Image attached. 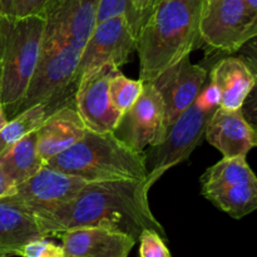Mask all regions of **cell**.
Returning a JSON list of instances; mask_svg holds the SVG:
<instances>
[{
  "label": "cell",
  "instance_id": "3",
  "mask_svg": "<svg viewBox=\"0 0 257 257\" xmlns=\"http://www.w3.org/2000/svg\"><path fill=\"white\" fill-rule=\"evenodd\" d=\"M44 165L88 182L143 181L148 176L147 156L125 145L114 132L87 130L82 140Z\"/></svg>",
  "mask_w": 257,
  "mask_h": 257
},
{
  "label": "cell",
  "instance_id": "4",
  "mask_svg": "<svg viewBox=\"0 0 257 257\" xmlns=\"http://www.w3.org/2000/svg\"><path fill=\"white\" fill-rule=\"evenodd\" d=\"M42 15L0 14V102L8 119L17 114L42 53Z\"/></svg>",
  "mask_w": 257,
  "mask_h": 257
},
{
  "label": "cell",
  "instance_id": "25",
  "mask_svg": "<svg viewBox=\"0 0 257 257\" xmlns=\"http://www.w3.org/2000/svg\"><path fill=\"white\" fill-rule=\"evenodd\" d=\"M17 256L20 257H65L62 246L55 245L54 242L44 238H37L25 243Z\"/></svg>",
  "mask_w": 257,
  "mask_h": 257
},
{
  "label": "cell",
  "instance_id": "10",
  "mask_svg": "<svg viewBox=\"0 0 257 257\" xmlns=\"http://www.w3.org/2000/svg\"><path fill=\"white\" fill-rule=\"evenodd\" d=\"M114 135L133 150L143 152L147 146L158 145L165 140V103L152 83H145L135 104L122 115Z\"/></svg>",
  "mask_w": 257,
  "mask_h": 257
},
{
  "label": "cell",
  "instance_id": "31",
  "mask_svg": "<svg viewBox=\"0 0 257 257\" xmlns=\"http://www.w3.org/2000/svg\"><path fill=\"white\" fill-rule=\"evenodd\" d=\"M241 110H242L243 115H245V118L247 119V122L250 123L253 128L257 127V77L255 85H253L250 94L247 95L246 100L243 102Z\"/></svg>",
  "mask_w": 257,
  "mask_h": 257
},
{
  "label": "cell",
  "instance_id": "35",
  "mask_svg": "<svg viewBox=\"0 0 257 257\" xmlns=\"http://www.w3.org/2000/svg\"><path fill=\"white\" fill-rule=\"evenodd\" d=\"M246 3H247L248 8H250V10L257 19V0H246Z\"/></svg>",
  "mask_w": 257,
  "mask_h": 257
},
{
  "label": "cell",
  "instance_id": "15",
  "mask_svg": "<svg viewBox=\"0 0 257 257\" xmlns=\"http://www.w3.org/2000/svg\"><path fill=\"white\" fill-rule=\"evenodd\" d=\"M205 137L223 157H246L256 147V131L243 115L242 110H227L218 107L211 115Z\"/></svg>",
  "mask_w": 257,
  "mask_h": 257
},
{
  "label": "cell",
  "instance_id": "1",
  "mask_svg": "<svg viewBox=\"0 0 257 257\" xmlns=\"http://www.w3.org/2000/svg\"><path fill=\"white\" fill-rule=\"evenodd\" d=\"M150 190L147 180L88 182L69 202L34 216L47 238L70 228L100 226L127 233L136 241L145 230L157 231L167 240L165 228L151 210Z\"/></svg>",
  "mask_w": 257,
  "mask_h": 257
},
{
  "label": "cell",
  "instance_id": "16",
  "mask_svg": "<svg viewBox=\"0 0 257 257\" xmlns=\"http://www.w3.org/2000/svg\"><path fill=\"white\" fill-rule=\"evenodd\" d=\"M87 127L74 104L50 113L37 130V148L44 163L80 141Z\"/></svg>",
  "mask_w": 257,
  "mask_h": 257
},
{
  "label": "cell",
  "instance_id": "18",
  "mask_svg": "<svg viewBox=\"0 0 257 257\" xmlns=\"http://www.w3.org/2000/svg\"><path fill=\"white\" fill-rule=\"evenodd\" d=\"M208 79L218 88L220 108L241 109L256 82L250 68L236 55H227L218 60L211 69Z\"/></svg>",
  "mask_w": 257,
  "mask_h": 257
},
{
  "label": "cell",
  "instance_id": "6",
  "mask_svg": "<svg viewBox=\"0 0 257 257\" xmlns=\"http://www.w3.org/2000/svg\"><path fill=\"white\" fill-rule=\"evenodd\" d=\"M257 35V19L246 0H203L200 38L208 48L232 55Z\"/></svg>",
  "mask_w": 257,
  "mask_h": 257
},
{
  "label": "cell",
  "instance_id": "12",
  "mask_svg": "<svg viewBox=\"0 0 257 257\" xmlns=\"http://www.w3.org/2000/svg\"><path fill=\"white\" fill-rule=\"evenodd\" d=\"M208 74L210 72L205 67L191 63L190 55H186L151 82L162 95L167 131L195 103L196 98L208 82Z\"/></svg>",
  "mask_w": 257,
  "mask_h": 257
},
{
  "label": "cell",
  "instance_id": "9",
  "mask_svg": "<svg viewBox=\"0 0 257 257\" xmlns=\"http://www.w3.org/2000/svg\"><path fill=\"white\" fill-rule=\"evenodd\" d=\"M98 5L99 0H47L42 48L69 43L84 49L97 25Z\"/></svg>",
  "mask_w": 257,
  "mask_h": 257
},
{
  "label": "cell",
  "instance_id": "29",
  "mask_svg": "<svg viewBox=\"0 0 257 257\" xmlns=\"http://www.w3.org/2000/svg\"><path fill=\"white\" fill-rule=\"evenodd\" d=\"M233 55L243 60V63L257 77V35L248 39Z\"/></svg>",
  "mask_w": 257,
  "mask_h": 257
},
{
  "label": "cell",
  "instance_id": "27",
  "mask_svg": "<svg viewBox=\"0 0 257 257\" xmlns=\"http://www.w3.org/2000/svg\"><path fill=\"white\" fill-rule=\"evenodd\" d=\"M125 15L131 17V0H99L97 12V24L112 18Z\"/></svg>",
  "mask_w": 257,
  "mask_h": 257
},
{
  "label": "cell",
  "instance_id": "32",
  "mask_svg": "<svg viewBox=\"0 0 257 257\" xmlns=\"http://www.w3.org/2000/svg\"><path fill=\"white\" fill-rule=\"evenodd\" d=\"M15 191H17V183L0 166V198L10 197V196L15 195Z\"/></svg>",
  "mask_w": 257,
  "mask_h": 257
},
{
  "label": "cell",
  "instance_id": "7",
  "mask_svg": "<svg viewBox=\"0 0 257 257\" xmlns=\"http://www.w3.org/2000/svg\"><path fill=\"white\" fill-rule=\"evenodd\" d=\"M215 110L203 109L196 102L168 128L165 140L153 146L147 157V182L152 187L163 175L191 156L205 137L206 127Z\"/></svg>",
  "mask_w": 257,
  "mask_h": 257
},
{
  "label": "cell",
  "instance_id": "30",
  "mask_svg": "<svg viewBox=\"0 0 257 257\" xmlns=\"http://www.w3.org/2000/svg\"><path fill=\"white\" fill-rule=\"evenodd\" d=\"M47 0H14L15 17L42 15Z\"/></svg>",
  "mask_w": 257,
  "mask_h": 257
},
{
  "label": "cell",
  "instance_id": "34",
  "mask_svg": "<svg viewBox=\"0 0 257 257\" xmlns=\"http://www.w3.org/2000/svg\"><path fill=\"white\" fill-rule=\"evenodd\" d=\"M8 117H7V114H5V110H4V108H3V104H2V102H0V131L3 130V128H4V125L7 124L8 123Z\"/></svg>",
  "mask_w": 257,
  "mask_h": 257
},
{
  "label": "cell",
  "instance_id": "33",
  "mask_svg": "<svg viewBox=\"0 0 257 257\" xmlns=\"http://www.w3.org/2000/svg\"><path fill=\"white\" fill-rule=\"evenodd\" d=\"M0 14L14 15V0H0Z\"/></svg>",
  "mask_w": 257,
  "mask_h": 257
},
{
  "label": "cell",
  "instance_id": "14",
  "mask_svg": "<svg viewBox=\"0 0 257 257\" xmlns=\"http://www.w3.org/2000/svg\"><path fill=\"white\" fill-rule=\"evenodd\" d=\"M57 237L65 257H128L137 242L127 233L100 226L70 228Z\"/></svg>",
  "mask_w": 257,
  "mask_h": 257
},
{
  "label": "cell",
  "instance_id": "13",
  "mask_svg": "<svg viewBox=\"0 0 257 257\" xmlns=\"http://www.w3.org/2000/svg\"><path fill=\"white\" fill-rule=\"evenodd\" d=\"M87 183L83 178L44 165L34 176L17 185L15 195L10 197L34 213L69 202Z\"/></svg>",
  "mask_w": 257,
  "mask_h": 257
},
{
  "label": "cell",
  "instance_id": "11",
  "mask_svg": "<svg viewBox=\"0 0 257 257\" xmlns=\"http://www.w3.org/2000/svg\"><path fill=\"white\" fill-rule=\"evenodd\" d=\"M118 69L114 64H105L78 82L74 105L92 132H114L122 119L123 113L112 104L109 97L110 79Z\"/></svg>",
  "mask_w": 257,
  "mask_h": 257
},
{
  "label": "cell",
  "instance_id": "28",
  "mask_svg": "<svg viewBox=\"0 0 257 257\" xmlns=\"http://www.w3.org/2000/svg\"><path fill=\"white\" fill-rule=\"evenodd\" d=\"M220 92L218 88L208 79L205 87L200 92L198 97L196 98V102L198 103L201 108L207 110H216L220 107Z\"/></svg>",
  "mask_w": 257,
  "mask_h": 257
},
{
  "label": "cell",
  "instance_id": "19",
  "mask_svg": "<svg viewBox=\"0 0 257 257\" xmlns=\"http://www.w3.org/2000/svg\"><path fill=\"white\" fill-rule=\"evenodd\" d=\"M215 207L240 220L257 210V180L232 186H218L201 191Z\"/></svg>",
  "mask_w": 257,
  "mask_h": 257
},
{
  "label": "cell",
  "instance_id": "36",
  "mask_svg": "<svg viewBox=\"0 0 257 257\" xmlns=\"http://www.w3.org/2000/svg\"><path fill=\"white\" fill-rule=\"evenodd\" d=\"M255 131H256V135H257V127H255ZM256 147H257V143H256Z\"/></svg>",
  "mask_w": 257,
  "mask_h": 257
},
{
  "label": "cell",
  "instance_id": "24",
  "mask_svg": "<svg viewBox=\"0 0 257 257\" xmlns=\"http://www.w3.org/2000/svg\"><path fill=\"white\" fill-rule=\"evenodd\" d=\"M141 257H172L165 238L153 230H145L138 237Z\"/></svg>",
  "mask_w": 257,
  "mask_h": 257
},
{
  "label": "cell",
  "instance_id": "26",
  "mask_svg": "<svg viewBox=\"0 0 257 257\" xmlns=\"http://www.w3.org/2000/svg\"><path fill=\"white\" fill-rule=\"evenodd\" d=\"M158 2L160 0H131V17L128 23L136 37Z\"/></svg>",
  "mask_w": 257,
  "mask_h": 257
},
{
  "label": "cell",
  "instance_id": "21",
  "mask_svg": "<svg viewBox=\"0 0 257 257\" xmlns=\"http://www.w3.org/2000/svg\"><path fill=\"white\" fill-rule=\"evenodd\" d=\"M256 180L257 176L248 166L246 157H223L220 162L206 170L201 177V188L207 190L218 186L253 182Z\"/></svg>",
  "mask_w": 257,
  "mask_h": 257
},
{
  "label": "cell",
  "instance_id": "17",
  "mask_svg": "<svg viewBox=\"0 0 257 257\" xmlns=\"http://www.w3.org/2000/svg\"><path fill=\"white\" fill-rule=\"evenodd\" d=\"M37 238H44L34 213L12 197L0 198V257L18 251Z\"/></svg>",
  "mask_w": 257,
  "mask_h": 257
},
{
  "label": "cell",
  "instance_id": "23",
  "mask_svg": "<svg viewBox=\"0 0 257 257\" xmlns=\"http://www.w3.org/2000/svg\"><path fill=\"white\" fill-rule=\"evenodd\" d=\"M145 83L141 79H130L119 69L114 73L109 83V97L112 104L119 112L130 109L143 90Z\"/></svg>",
  "mask_w": 257,
  "mask_h": 257
},
{
  "label": "cell",
  "instance_id": "22",
  "mask_svg": "<svg viewBox=\"0 0 257 257\" xmlns=\"http://www.w3.org/2000/svg\"><path fill=\"white\" fill-rule=\"evenodd\" d=\"M48 115L49 109L47 105L35 104L8 120L0 131V155L30 132L38 130Z\"/></svg>",
  "mask_w": 257,
  "mask_h": 257
},
{
  "label": "cell",
  "instance_id": "8",
  "mask_svg": "<svg viewBox=\"0 0 257 257\" xmlns=\"http://www.w3.org/2000/svg\"><path fill=\"white\" fill-rule=\"evenodd\" d=\"M137 37L125 15L98 23L85 43L77 68V85L84 75L105 64L120 68L131 60L136 52Z\"/></svg>",
  "mask_w": 257,
  "mask_h": 257
},
{
  "label": "cell",
  "instance_id": "2",
  "mask_svg": "<svg viewBox=\"0 0 257 257\" xmlns=\"http://www.w3.org/2000/svg\"><path fill=\"white\" fill-rule=\"evenodd\" d=\"M203 0H160L137 34L140 79L151 83L201 42Z\"/></svg>",
  "mask_w": 257,
  "mask_h": 257
},
{
  "label": "cell",
  "instance_id": "20",
  "mask_svg": "<svg viewBox=\"0 0 257 257\" xmlns=\"http://www.w3.org/2000/svg\"><path fill=\"white\" fill-rule=\"evenodd\" d=\"M0 166L17 185L34 176L44 166L37 148V130L3 152Z\"/></svg>",
  "mask_w": 257,
  "mask_h": 257
},
{
  "label": "cell",
  "instance_id": "5",
  "mask_svg": "<svg viewBox=\"0 0 257 257\" xmlns=\"http://www.w3.org/2000/svg\"><path fill=\"white\" fill-rule=\"evenodd\" d=\"M82 52L83 48L69 43L42 48L37 68L17 114L35 104L47 105L49 114L58 108L74 104L75 75Z\"/></svg>",
  "mask_w": 257,
  "mask_h": 257
}]
</instances>
